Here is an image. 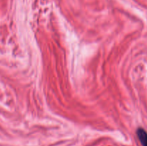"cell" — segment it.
<instances>
[{
  "instance_id": "obj_1",
  "label": "cell",
  "mask_w": 147,
  "mask_h": 146,
  "mask_svg": "<svg viewBox=\"0 0 147 146\" xmlns=\"http://www.w3.org/2000/svg\"><path fill=\"white\" fill-rule=\"evenodd\" d=\"M136 135L142 146H147V132L144 128L139 127L137 129Z\"/></svg>"
}]
</instances>
